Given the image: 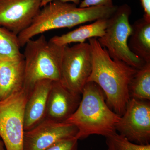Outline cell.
<instances>
[{
  "instance_id": "30bf717a",
  "label": "cell",
  "mask_w": 150,
  "mask_h": 150,
  "mask_svg": "<svg viewBox=\"0 0 150 150\" xmlns=\"http://www.w3.org/2000/svg\"><path fill=\"white\" fill-rule=\"evenodd\" d=\"M41 8V0H0V26L18 35Z\"/></svg>"
},
{
  "instance_id": "8fae6325",
  "label": "cell",
  "mask_w": 150,
  "mask_h": 150,
  "mask_svg": "<svg viewBox=\"0 0 150 150\" xmlns=\"http://www.w3.org/2000/svg\"><path fill=\"white\" fill-rule=\"evenodd\" d=\"M81 98V95L70 91L59 81H54L48 93L45 119L64 123L76 110Z\"/></svg>"
},
{
  "instance_id": "6da1fadb",
  "label": "cell",
  "mask_w": 150,
  "mask_h": 150,
  "mask_svg": "<svg viewBox=\"0 0 150 150\" xmlns=\"http://www.w3.org/2000/svg\"><path fill=\"white\" fill-rule=\"evenodd\" d=\"M92 54V67L87 82L98 85L105 94L107 103L121 116L131 98L129 86L137 69L112 59L96 38L88 39Z\"/></svg>"
},
{
  "instance_id": "d6986e66",
  "label": "cell",
  "mask_w": 150,
  "mask_h": 150,
  "mask_svg": "<svg viewBox=\"0 0 150 150\" xmlns=\"http://www.w3.org/2000/svg\"><path fill=\"white\" fill-rule=\"evenodd\" d=\"M78 141L76 137L61 140L45 150H78Z\"/></svg>"
},
{
  "instance_id": "3957f363",
  "label": "cell",
  "mask_w": 150,
  "mask_h": 150,
  "mask_svg": "<svg viewBox=\"0 0 150 150\" xmlns=\"http://www.w3.org/2000/svg\"><path fill=\"white\" fill-rule=\"evenodd\" d=\"M79 106L65 123L76 127V138L83 139L93 135L105 137L116 133L115 126L121 116L105 102L103 91L96 83L88 82L82 92Z\"/></svg>"
},
{
  "instance_id": "e0dca14e",
  "label": "cell",
  "mask_w": 150,
  "mask_h": 150,
  "mask_svg": "<svg viewBox=\"0 0 150 150\" xmlns=\"http://www.w3.org/2000/svg\"><path fill=\"white\" fill-rule=\"evenodd\" d=\"M18 35L5 28L0 26V59H13L21 58L23 54Z\"/></svg>"
},
{
  "instance_id": "7c38bea8",
  "label": "cell",
  "mask_w": 150,
  "mask_h": 150,
  "mask_svg": "<svg viewBox=\"0 0 150 150\" xmlns=\"http://www.w3.org/2000/svg\"><path fill=\"white\" fill-rule=\"evenodd\" d=\"M53 81H39L29 93L25 107L24 131L33 129L45 120L48 93Z\"/></svg>"
},
{
  "instance_id": "5bb4252c",
  "label": "cell",
  "mask_w": 150,
  "mask_h": 150,
  "mask_svg": "<svg viewBox=\"0 0 150 150\" xmlns=\"http://www.w3.org/2000/svg\"><path fill=\"white\" fill-rule=\"evenodd\" d=\"M108 19H100L63 35L54 36L49 40L57 46H65L71 43H84L90 38L102 37L107 27Z\"/></svg>"
},
{
  "instance_id": "9a60e30c",
  "label": "cell",
  "mask_w": 150,
  "mask_h": 150,
  "mask_svg": "<svg viewBox=\"0 0 150 150\" xmlns=\"http://www.w3.org/2000/svg\"><path fill=\"white\" fill-rule=\"evenodd\" d=\"M131 25L128 42L130 50L145 63L150 62V22L143 18Z\"/></svg>"
},
{
  "instance_id": "5b68a950",
  "label": "cell",
  "mask_w": 150,
  "mask_h": 150,
  "mask_svg": "<svg viewBox=\"0 0 150 150\" xmlns=\"http://www.w3.org/2000/svg\"><path fill=\"white\" fill-rule=\"evenodd\" d=\"M131 13V7L128 5L118 6L108 19L104 35L97 40L112 59L122 61L138 70L146 63L134 54L128 45L132 32L129 21Z\"/></svg>"
},
{
  "instance_id": "44dd1931",
  "label": "cell",
  "mask_w": 150,
  "mask_h": 150,
  "mask_svg": "<svg viewBox=\"0 0 150 150\" xmlns=\"http://www.w3.org/2000/svg\"><path fill=\"white\" fill-rule=\"evenodd\" d=\"M144 11L143 18L150 22V0H140Z\"/></svg>"
},
{
  "instance_id": "2e32d148",
  "label": "cell",
  "mask_w": 150,
  "mask_h": 150,
  "mask_svg": "<svg viewBox=\"0 0 150 150\" xmlns=\"http://www.w3.org/2000/svg\"><path fill=\"white\" fill-rule=\"evenodd\" d=\"M131 98L144 100H150V62L146 63L137 72L129 86Z\"/></svg>"
},
{
  "instance_id": "9c48e42d",
  "label": "cell",
  "mask_w": 150,
  "mask_h": 150,
  "mask_svg": "<svg viewBox=\"0 0 150 150\" xmlns=\"http://www.w3.org/2000/svg\"><path fill=\"white\" fill-rule=\"evenodd\" d=\"M77 133L76 127L71 123L45 119L24 131L23 150H45L61 140L76 137Z\"/></svg>"
},
{
  "instance_id": "ac0fdd59",
  "label": "cell",
  "mask_w": 150,
  "mask_h": 150,
  "mask_svg": "<svg viewBox=\"0 0 150 150\" xmlns=\"http://www.w3.org/2000/svg\"><path fill=\"white\" fill-rule=\"evenodd\" d=\"M107 150H150V144H139L130 142L117 132L105 137Z\"/></svg>"
},
{
  "instance_id": "4fadbf2b",
  "label": "cell",
  "mask_w": 150,
  "mask_h": 150,
  "mask_svg": "<svg viewBox=\"0 0 150 150\" xmlns=\"http://www.w3.org/2000/svg\"><path fill=\"white\" fill-rule=\"evenodd\" d=\"M24 79L23 56L17 59H0V100L22 90Z\"/></svg>"
},
{
  "instance_id": "603a6c76",
  "label": "cell",
  "mask_w": 150,
  "mask_h": 150,
  "mask_svg": "<svg viewBox=\"0 0 150 150\" xmlns=\"http://www.w3.org/2000/svg\"><path fill=\"white\" fill-rule=\"evenodd\" d=\"M0 150H6L4 144L0 138Z\"/></svg>"
},
{
  "instance_id": "8992f818",
  "label": "cell",
  "mask_w": 150,
  "mask_h": 150,
  "mask_svg": "<svg viewBox=\"0 0 150 150\" xmlns=\"http://www.w3.org/2000/svg\"><path fill=\"white\" fill-rule=\"evenodd\" d=\"M28 94L23 88L0 100V138L6 150H23L24 110Z\"/></svg>"
},
{
  "instance_id": "7402d4cb",
  "label": "cell",
  "mask_w": 150,
  "mask_h": 150,
  "mask_svg": "<svg viewBox=\"0 0 150 150\" xmlns=\"http://www.w3.org/2000/svg\"><path fill=\"white\" fill-rule=\"evenodd\" d=\"M54 1H55V0H41V8L46 5L48 3ZM59 1H62L64 2L73 3L76 5H79L80 3L81 2V0H59Z\"/></svg>"
},
{
  "instance_id": "277c9868",
  "label": "cell",
  "mask_w": 150,
  "mask_h": 150,
  "mask_svg": "<svg viewBox=\"0 0 150 150\" xmlns=\"http://www.w3.org/2000/svg\"><path fill=\"white\" fill-rule=\"evenodd\" d=\"M24 46V90L29 93L36 83L43 80H60L66 46H57L41 34L35 40H28Z\"/></svg>"
},
{
  "instance_id": "7a4b0ae2",
  "label": "cell",
  "mask_w": 150,
  "mask_h": 150,
  "mask_svg": "<svg viewBox=\"0 0 150 150\" xmlns=\"http://www.w3.org/2000/svg\"><path fill=\"white\" fill-rule=\"evenodd\" d=\"M71 3L52 1L42 7L31 24L18 35L21 47L36 35L49 30L76 25L111 17L118 6L78 7Z\"/></svg>"
},
{
  "instance_id": "52a82bcc",
  "label": "cell",
  "mask_w": 150,
  "mask_h": 150,
  "mask_svg": "<svg viewBox=\"0 0 150 150\" xmlns=\"http://www.w3.org/2000/svg\"><path fill=\"white\" fill-rule=\"evenodd\" d=\"M92 67L91 47L88 43L65 46L62 57L61 84L73 93L81 95Z\"/></svg>"
},
{
  "instance_id": "ffe728a7",
  "label": "cell",
  "mask_w": 150,
  "mask_h": 150,
  "mask_svg": "<svg viewBox=\"0 0 150 150\" xmlns=\"http://www.w3.org/2000/svg\"><path fill=\"white\" fill-rule=\"evenodd\" d=\"M114 6L112 0H83L79 4L80 8H85L93 6Z\"/></svg>"
},
{
  "instance_id": "ba28073f",
  "label": "cell",
  "mask_w": 150,
  "mask_h": 150,
  "mask_svg": "<svg viewBox=\"0 0 150 150\" xmlns=\"http://www.w3.org/2000/svg\"><path fill=\"white\" fill-rule=\"evenodd\" d=\"M115 129L130 142L139 144H149L150 103L131 98Z\"/></svg>"
}]
</instances>
